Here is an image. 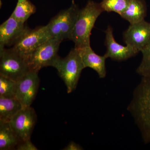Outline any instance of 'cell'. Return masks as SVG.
Wrapping results in <instances>:
<instances>
[{
    "instance_id": "cell-1",
    "label": "cell",
    "mask_w": 150,
    "mask_h": 150,
    "mask_svg": "<svg viewBox=\"0 0 150 150\" xmlns=\"http://www.w3.org/2000/svg\"><path fill=\"white\" fill-rule=\"evenodd\" d=\"M128 109L139 126L145 142H150V77H142Z\"/></svg>"
},
{
    "instance_id": "cell-2",
    "label": "cell",
    "mask_w": 150,
    "mask_h": 150,
    "mask_svg": "<svg viewBox=\"0 0 150 150\" xmlns=\"http://www.w3.org/2000/svg\"><path fill=\"white\" fill-rule=\"evenodd\" d=\"M104 11L100 4L88 1L84 7L80 9L70 40L75 48H82L90 46V36L96 20Z\"/></svg>"
},
{
    "instance_id": "cell-3",
    "label": "cell",
    "mask_w": 150,
    "mask_h": 150,
    "mask_svg": "<svg viewBox=\"0 0 150 150\" xmlns=\"http://www.w3.org/2000/svg\"><path fill=\"white\" fill-rule=\"evenodd\" d=\"M52 67L57 69L64 82L68 93L72 92L76 88L81 73L85 69L79 50L73 48L64 58L59 56Z\"/></svg>"
},
{
    "instance_id": "cell-4",
    "label": "cell",
    "mask_w": 150,
    "mask_h": 150,
    "mask_svg": "<svg viewBox=\"0 0 150 150\" xmlns=\"http://www.w3.org/2000/svg\"><path fill=\"white\" fill-rule=\"evenodd\" d=\"M80 9L73 0L71 6L61 11L46 25L51 38L63 41L69 39Z\"/></svg>"
},
{
    "instance_id": "cell-5",
    "label": "cell",
    "mask_w": 150,
    "mask_h": 150,
    "mask_svg": "<svg viewBox=\"0 0 150 150\" xmlns=\"http://www.w3.org/2000/svg\"><path fill=\"white\" fill-rule=\"evenodd\" d=\"M30 71L24 56L12 48H0V74L18 81Z\"/></svg>"
},
{
    "instance_id": "cell-6",
    "label": "cell",
    "mask_w": 150,
    "mask_h": 150,
    "mask_svg": "<svg viewBox=\"0 0 150 150\" xmlns=\"http://www.w3.org/2000/svg\"><path fill=\"white\" fill-rule=\"evenodd\" d=\"M62 42L50 38L36 48L27 59L30 70L39 72L44 67H52L59 56L58 53Z\"/></svg>"
},
{
    "instance_id": "cell-7",
    "label": "cell",
    "mask_w": 150,
    "mask_h": 150,
    "mask_svg": "<svg viewBox=\"0 0 150 150\" xmlns=\"http://www.w3.org/2000/svg\"><path fill=\"white\" fill-rule=\"evenodd\" d=\"M50 38L46 25L34 29L26 27L12 48L27 59L36 48Z\"/></svg>"
},
{
    "instance_id": "cell-8",
    "label": "cell",
    "mask_w": 150,
    "mask_h": 150,
    "mask_svg": "<svg viewBox=\"0 0 150 150\" xmlns=\"http://www.w3.org/2000/svg\"><path fill=\"white\" fill-rule=\"evenodd\" d=\"M37 121L35 110L31 106L23 108L10 121L13 130L20 142L30 139Z\"/></svg>"
},
{
    "instance_id": "cell-9",
    "label": "cell",
    "mask_w": 150,
    "mask_h": 150,
    "mask_svg": "<svg viewBox=\"0 0 150 150\" xmlns=\"http://www.w3.org/2000/svg\"><path fill=\"white\" fill-rule=\"evenodd\" d=\"M38 74V72L31 70L17 81L15 97L23 108L30 106L35 99L40 83Z\"/></svg>"
},
{
    "instance_id": "cell-10",
    "label": "cell",
    "mask_w": 150,
    "mask_h": 150,
    "mask_svg": "<svg viewBox=\"0 0 150 150\" xmlns=\"http://www.w3.org/2000/svg\"><path fill=\"white\" fill-rule=\"evenodd\" d=\"M123 37L126 45L141 52L150 42V23L144 20L130 24L123 33Z\"/></svg>"
},
{
    "instance_id": "cell-11",
    "label": "cell",
    "mask_w": 150,
    "mask_h": 150,
    "mask_svg": "<svg viewBox=\"0 0 150 150\" xmlns=\"http://www.w3.org/2000/svg\"><path fill=\"white\" fill-rule=\"evenodd\" d=\"M105 33V44L107 51L104 55L106 58L115 61H124L136 56L139 53L137 49L131 46L127 45L123 46L117 43L113 36L112 28L110 25H108Z\"/></svg>"
},
{
    "instance_id": "cell-12",
    "label": "cell",
    "mask_w": 150,
    "mask_h": 150,
    "mask_svg": "<svg viewBox=\"0 0 150 150\" xmlns=\"http://www.w3.org/2000/svg\"><path fill=\"white\" fill-rule=\"evenodd\" d=\"M26 28L25 23L11 16L0 26V48L13 46Z\"/></svg>"
},
{
    "instance_id": "cell-13",
    "label": "cell",
    "mask_w": 150,
    "mask_h": 150,
    "mask_svg": "<svg viewBox=\"0 0 150 150\" xmlns=\"http://www.w3.org/2000/svg\"><path fill=\"white\" fill-rule=\"evenodd\" d=\"M78 49V48H77ZM84 68H91L96 72L100 78L106 76L105 55L99 56L93 50L91 46L78 49Z\"/></svg>"
},
{
    "instance_id": "cell-14",
    "label": "cell",
    "mask_w": 150,
    "mask_h": 150,
    "mask_svg": "<svg viewBox=\"0 0 150 150\" xmlns=\"http://www.w3.org/2000/svg\"><path fill=\"white\" fill-rule=\"evenodd\" d=\"M147 6L145 1L129 0L127 7L120 16L129 22L130 24H133L145 20Z\"/></svg>"
},
{
    "instance_id": "cell-15",
    "label": "cell",
    "mask_w": 150,
    "mask_h": 150,
    "mask_svg": "<svg viewBox=\"0 0 150 150\" xmlns=\"http://www.w3.org/2000/svg\"><path fill=\"white\" fill-rule=\"evenodd\" d=\"M23 108L21 103L16 98L0 96V121L10 122Z\"/></svg>"
},
{
    "instance_id": "cell-16",
    "label": "cell",
    "mask_w": 150,
    "mask_h": 150,
    "mask_svg": "<svg viewBox=\"0 0 150 150\" xmlns=\"http://www.w3.org/2000/svg\"><path fill=\"white\" fill-rule=\"evenodd\" d=\"M20 143L10 122L0 121V150L16 149Z\"/></svg>"
},
{
    "instance_id": "cell-17",
    "label": "cell",
    "mask_w": 150,
    "mask_h": 150,
    "mask_svg": "<svg viewBox=\"0 0 150 150\" xmlns=\"http://www.w3.org/2000/svg\"><path fill=\"white\" fill-rule=\"evenodd\" d=\"M36 11V7L29 0H18L16 7L11 15L18 21L25 23Z\"/></svg>"
},
{
    "instance_id": "cell-18",
    "label": "cell",
    "mask_w": 150,
    "mask_h": 150,
    "mask_svg": "<svg viewBox=\"0 0 150 150\" xmlns=\"http://www.w3.org/2000/svg\"><path fill=\"white\" fill-rule=\"evenodd\" d=\"M129 0H102L100 3L104 11L114 12L121 15L125 10Z\"/></svg>"
},
{
    "instance_id": "cell-19",
    "label": "cell",
    "mask_w": 150,
    "mask_h": 150,
    "mask_svg": "<svg viewBox=\"0 0 150 150\" xmlns=\"http://www.w3.org/2000/svg\"><path fill=\"white\" fill-rule=\"evenodd\" d=\"M17 81L0 74V96L15 97Z\"/></svg>"
},
{
    "instance_id": "cell-20",
    "label": "cell",
    "mask_w": 150,
    "mask_h": 150,
    "mask_svg": "<svg viewBox=\"0 0 150 150\" xmlns=\"http://www.w3.org/2000/svg\"><path fill=\"white\" fill-rule=\"evenodd\" d=\"M142 62L137 70V72L142 77H150V42L141 51Z\"/></svg>"
},
{
    "instance_id": "cell-21",
    "label": "cell",
    "mask_w": 150,
    "mask_h": 150,
    "mask_svg": "<svg viewBox=\"0 0 150 150\" xmlns=\"http://www.w3.org/2000/svg\"><path fill=\"white\" fill-rule=\"evenodd\" d=\"M16 149L17 150H37L38 149L33 144L30 139L20 142L17 146Z\"/></svg>"
},
{
    "instance_id": "cell-22",
    "label": "cell",
    "mask_w": 150,
    "mask_h": 150,
    "mask_svg": "<svg viewBox=\"0 0 150 150\" xmlns=\"http://www.w3.org/2000/svg\"><path fill=\"white\" fill-rule=\"evenodd\" d=\"M82 148L80 145L73 142H70L66 147L63 149L64 150H80Z\"/></svg>"
}]
</instances>
